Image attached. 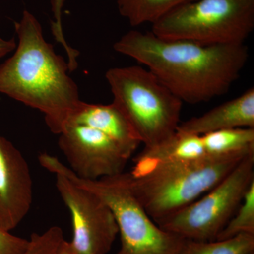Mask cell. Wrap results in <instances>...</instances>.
<instances>
[{
	"instance_id": "obj_18",
	"label": "cell",
	"mask_w": 254,
	"mask_h": 254,
	"mask_svg": "<svg viewBox=\"0 0 254 254\" xmlns=\"http://www.w3.org/2000/svg\"><path fill=\"white\" fill-rule=\"evenodd\" d=\"M63 240V230L58 226L50 227L43 234L33 233L22 254H53Z\"/></svg>"
},
{
	"instance_id": "obj_19",
	"label": "cell",
	"mask_w": 254,
	"mask_h": 254,
	"mask_svg": "<svg viewBox=\"0 0 254 254\" xmlns=\"http://www.w3.org/2000/svg\"><path fill=\"white\" fill-rule=\"evenodd\" d=\"M64 4V0H52V11L54 16V21L52 22V33L55 37V41L60 43L66 51L68 57V64L70 71H73L78 67V57L79 52L73 49L68 44L64 36L62 24V11Z\"/></svg>"
},
{
	"instance_id": "obj_13",
	"label": "cell",
	"mask_w": 254,
	"mask_h": 254,
	"mask_svg": "<svg viewBox=\"0 0 254 254\" xmlns=\"http://www.w3.org/2000/svg\"><path fill=\"white\" fill-rule=\"evenodd\" d=\"M235 128H254V88L195 118L180 123L177 130L193 134Z\"/></svg>"
},
{
	"instance_id": "obj_6",
	"label": "cell",
	"mask_w": 254,
	"mask_h": 254,
	"mask_svg": "<svg viewBox=\"0 0 254 254\" xmlns=\"http://www.w3.org/2000/svg\"><path fill=\"white\" fill-rule=\"evenodd\" d=\"M152 25V33L163 39L244 44L254 28V0H193Z\"/></svg>"
},
{
	"instance_id": "obj_1",
	"label": "cell",
	"mask_w": 254,
	"mask_h": 254,
	"mask_svg": "<svg viewBox=\"0 0 254 254\" xmlns=\"http://www.w3.org/2000/svg\"><path fill=\"white\" fill-rule=\"evenodd\" d=\"M113 48L143 64L177 98L190 104L227 93L249 57L245 44L209 46L163 39L151 31L136 30L125 33Z\"/></svg>"
},
{
	"instance_id": "obj_16",
	"label": "cell",
	"mask_w": 254,
	"mask_h": 254,
	"mask_svg": "<svg viewBox=\"0 0 254 254\" xmlns=\"http://www.w3.org/2000/svg\"><path fill=\"white\" fill-rule=\"evenodd\" d=\"M254 252V235L242 233L210 242L185 240L180 254H250Z\"/></svg>"
},
{
	"instance_id": "obj_8",
	"label": "cell",
	"mask_w": 254,
	"mask_h": 254,
	"mask_svg": "<svg viewBox=\"0 0 254 254\" xmlns=\"http://www.w3.org/2000/svg\"><path fill=\"white\" fill-rule=\"evenodd\" d=\"M54 175L60 196L71 213L73 250L76 254H108L119 234L113 212L93 192L62 174Z\"/></svg>"
},
{
	"instance_id": "obj_2",
	"label": "cell",
	"mask_w": 254,
	"mask_h": 254,
	"mask_svg": "<svg viewBox=\"0 0 254 254\" xmlns=\"http://www.w3.org/2000/svg\"><path fill=\"white\" fill-rule=\"evenodd\" d=\"M15 30L14 53L0 65V93L39 110L50 131L59 135L81 102L77 85L36 16L25 10Z\"/></svg>"
},
{
	"instance_id": "obj_12",
	"label": "cell",
	"mask_w": 254,
	"mask_h": 254,
	"mask_svg": "<svg viewBox=\"0 0 254 254\" xmlns=\"http://www.w3.org/2000/svg\"><path fill=\"white\" fill-rule=\"evenodd\" d=\"M207 156L201 136L177 130L167 141L144 148L133 158V169L129 173L138 177L159 167L194 161Z\"/></svg>"
},
{
	"instance_id": "obj_5",
	"label": "cell",
	"mask_w": 254,
	"mask_h": 254,
	"mask_svg": "<svg viewBox=\"0 0 254 254\" xmlns=\"http://www.w3.org/2000/svg\"><path fill=\"white\" fill-rule=\"evenodd\" d=\"M253 153L207 156L159 167L138 177L128 172L130 184L137 199L157 223L204 195Z\"/></svg>"
},
{
	"instance_id": "obj_22",
	"label": "cell",
	"mask_w": 254,
	"mask_h": 254,
	"mask_svg": "<svg viewBox=\"0 0 254 254\" xmlns=\"http://www.w3.org/2000/svg\"><path fill=\"white\" fill-rule=\"evenodd\" d=\"M53 254H76L73 250L70 242L64 239Z\"/></svg>"
},
{
	"instance_id": "obj_10",
	"label": "cell",
	"mask_w": 254,
	"mask_h": 254,
	"mask_svg": "<svg viewBox=\"0 0 254 254\" xmlns=\"http://www.w3.org/2000/svg\"><path fill=\"white\" fill-rule=\"evenodd\" d=\"M33 180L26 158L0 135V227L14 230L31 210Z\"/></svg>"
},
{
	"instance_id": "obj_9",
	"label": "cell",
	"mask_w": 254,
	"mask_h": 254,
	"mask_svg": "<svg viewBox=\"0 0 254 254\" xmlns=\"http://www.w3.org/2000/svg\"><path fill=\"white\" fill-rule=\"evenodd\" d=\"M58 145L71 169L83 180H96L123 173L129 158L113 139L98 130L69 124Z\"/></svg>"
},
{
	"instance_id": "obj_20",
	"label": "cell",
	"mask_w": 254,
	"mask_h": 254,
	"mask_svg": "<svg viewBox=\"0 0 254 254\" xmlns=\"http://www.w3.org/2000/svg\"><path fill=\"white\" fill-rule=\"evenodd\" d=\"M28 245L29 240L15 236L0 227V254H22Z\"/></svg>"
},
{
	"instance_id": "obj_14",
	"label": "cell",
	"mask_w": 254,
	"mask_h": 254,
	"mask_svg": "<svg viewBox=\"0 0 254 254\" xmlns=\"http://www.w3.org/2000/svg\"><path fill=\"white\" fill-rule=\"evenodd\" d=\"M208 156L254 153V128L219 130L201 135Z\"/></svg>"
},
{
	"instance_id": "obj_17",
	"label": "cell",
	"mask_w": 254,
	"mask_h": 254,
	"mask_svg": "<svg viewBox=\"0 0 254 254\" xmlns=\"http://www.w3.org/2000/svg\"><path fill=\"white\" fill-rule=\"evenodd\" d=\"M242 233L254 235V182L230 221L217 237L216 240L232 238Z\"/></svg>"
},
{
	"instance_id": "obj_7",
	"label": "cell",
	"mask_w": 254,
	"mask_h": 254,
	"mask_svg": "<svg viewBox=\"0 0 254 254\" xmlns=\"http://www.w3.org/2000/svg\"><path fill=\"white\" fill-rule=\"evenodd\" d=\"M254 182V153L245 157L216 186L157 225L186 240H216Z\"/></svg>"
},
{
	"instance_id": "obj_3",
	"label": "cell",
	"mask_w": 254,
	"mask_h": 254,
	"mask_svg": "<svg viewBox=\"0 0 254 254\" xmlns=\"http://www.w3.org/2000/svg\"><path fill=\"white\" fill-rule=\"evenodd\" d=\"M38 160L48 171L64 175L98 195L109 207L121 240L116 254H180L186 239L163 230L152 220L133 193L128 172L96 180H83L54 155L43 153Z\"/></svg>"
},
{
	"instance_id": "obj_4",
	"label": "cell",
	"mask_w": 254,
	"mask_h": 254,
	"mask_svg": "<svg viewBox=\"0 0 254 254\" xmlns=\"http://www.w3.org/2000/svg\"><path fill=\"white\" fill-rule=\"evenodd\" d=\"M105 78L113 103L123 112L145 148L176 133L183 102L144 66L110 68Z\"/></svg>"
},
{
	"instance_id": "obj_11",
	"label": "cell",
	"mask_w": 254,
	"mask_h": 254,
	"mask_svg": "<svg viewBox=\"0 0 254 254\" xmlns=\"http://www.w3.org/2000/svg\"><path fill=\"white\" fill-rule=\"evenodd\" d=\"M69 124L83 125L102 132L113 139L129 159L141 143L126 117L113 103L91 104L81 100L66 125Z\"/></svg>"
},
{
	"instance_id": "obj_21",
	"label": "cell",
	"mask_w": 254,
	"mask_h": 254,
	"mask_svg": "<svg viewBox=\"0 0 254 254\" xmlns=\"http://www.w3.org/2000/svg\"><path fill=\"white\" fill-rule=\"evenodd\" d=\"M16 40L14 38L6 40L0 37V58L16 49Z\"/></svg>"
},
{
	"instance_id": "obj_15",
	"label": "cell",
	"mask_w": 254,
	"mask_h": 254,
	"mask_svg": "<svg viewBox=\"0 0 254 254\" xmlns=\"http://www.w3.org/2000/svg\"><path fill=\"white\" fill-rule=\"evenodd\" d=\"M193 0H118L119 12L132 26L153 24L165 14Z\"/></svg>"
},
{
	"instance_id": "obj_23",
	"label": "cell",
	"mask_w": 254,
	"mask_h": 254,
	"mask_svg": "<svg viewBox=\"0 0 254 254\" xmlns=\"http://www.w3.org/2000/svg\"><path fill=\"white\" fill-rule=\"evenodd\" d=\"M250 254H254V252H252V253H251Z\"/></svg>"
}]
</instances>
